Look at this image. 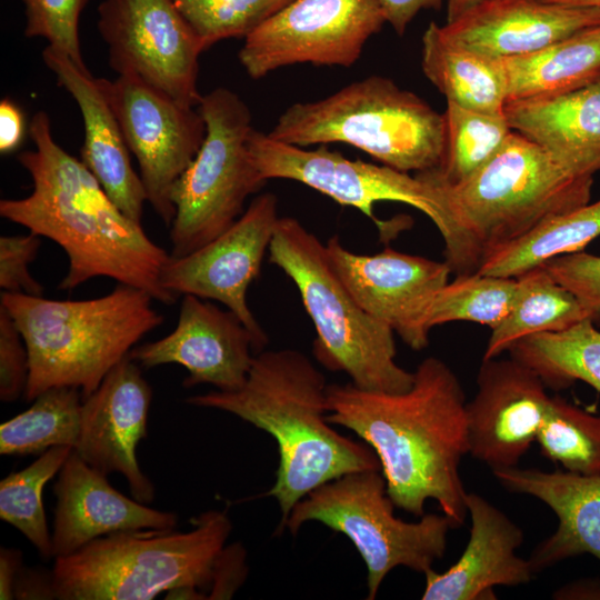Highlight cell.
<instances>
[{
    "mask_svg": "<svg viewBox=\"0 0 600 600\" xmlns=\"http://www.w3.org/2000/svg\"><path fill=\"white\" fill-rule=\"evenodd\" d=\"M481 0H447V22L462 16Z\"/></svg>",
    "mask_w": 600,
    "mask_h": 600,
    "instance_id": "7dc6e473",
    "label": "cell"
},
{
    "mask_svg": "<svg viewBox=\"0 0 600 600\" xmlns=\"http://www.w3.org/2000/svg\"><path fill=\"white\" fill-rule=\"evenodd\" d=\"M248 149L266 181H298L341 206L353 207L377 224L382 238L398 230L392 222L374 216V204L383 201L414 207L430 218L442 239L447 234L442 187L429 171L411 176L384 164L350 160L326 144L316 149L288 144L253 128L248 137Z\"/></svg>",
    "mask_w": 600,
    "mask_h": 600,
    "instance_id": "8fae6325",
    "label": "cell"
},
{
    "mask_svg": "<svg viewBox=\"0 0 600 600\" xmlns=\"http://www.w3.org/2000/svg\"><path fill=\"white\" fill-rule=\"evenodd\" d=\"M421 67L447 102L478 111L503 112L507 81L502 60L450 41L433 21L422 36Z\"/></svg>",
    "mask_w": 600,
    "mask_h": 600,
    "instance_id": "4316f807",
    "label": "cell"
},
{
    "mask_svg": "<svg viewBox=\"0 0 600 600\" xmlns=\"http://www.w3.org/2000/svg\"><path fill=\"white\" fill-rule=\"evenodd\" d=\"M510 127L552 151L600 158V78L558 96L509 101Z\"/></svg>",
    "mask_w": 600,
    "mask_h": 600,
    "instance_id": "d4e9b609",
    "label": "cell"
},
{
    "mask_svg": "<svg viewBox=\"0 0 600 600\" xmlns=\"http://www.w3.org/2000/svg\"><path fill=\"white\" fill-rule=\"evenodd\" d=\"M259 352L254 336L231 310L184 294L176 328L161 339L136 346L129 357L148 369L182 366L188 371L184 387L206 383L234 391L244 384Z\"/></svg>",
    "mask_w": 600,
    "mask_h": 600,
    "instance_id": "ac0fdd59",
    "label": "cell"
},
{
    "mask_svg": "<svg viewBox=\"0 0 600 600\" xmlns=\"http://www.w3.org/2000/svg\"><path fill=\"white\" fill-rule=\"evenodd\" d=\"M328 383L302 352L268 350L256 354L244 384L234 391L188 397L191 406L229 412L268 432L277 442L276 482L266 493L281 511L278 531L310 491L346 473L380 469L367 444L339 433L327 419Z\"/></svg>",
    "mask_w": 600,
    "mask_h": 600,
    "instance_id": "3957f363",
    "label": "cell"
},
{
    "mask_svg": "<svg viewBox=\"0 0 600 600\" xmlns=\"http://www.w3.org/2000/svg\"><path fill=\"white\" fill-rule=\"evenodd\" d=\"M492 472L506 490L542 501L558 519L528 558L536 573L583 553L600 561V474L518 466Z\"/></svg>",
    "mask_w": 600,
    "mask_h": 600,
    "instance_id": "cb8c5ba5",
    "label": "cell"
},
{
    "mask_svg": "<svg viewBox=\"0 0 600 600\" xmlns=\"http://www.w3.org/2000/svg\"><path fill=\"white\" fill-rule=\"evenodd\" d=\"M520 293L519 278L457 274L438 292L429 316V327L470 321L496 328L511 311Z\"/></svg>",
    "mask_w": 600,
    "mask_h": 600,
    "instance_id": "836d02e7",
    "label": "cell"
},
{
    "mask_svg": "<svg viewBox=\"0 0 600 600\" xmlns=\"http://www.w3.org/2000/svg\"><path fill=\"white\" fill-rule=\"evenodd\" d=\"M140 367L126 357L82 399L80 437L73 451L107 476H123L132 497L147 504L156 490L139 466L137 448L148 434L152 389Z\"/></svg>",
    "mask_w": 600,
    "mask_h": 600,
    "instance_id": "d6986e66",
    "label": "cell"
},
{
    "mask_svg": "<svg viewBox=\"0 0 600 600\" xmlns=\"http://www.w3.org/2000/svg\"><path fill=\"white\" fill-rule=\"evenodd\" d=\"M191 522L193 528L187 532L111 533L56 558L52 576L57 599L150 600L173 590L210 589L232 524L227 512L219 510L207 511Z\"/></svg>",
    "mask_w": 600,
    "mask_h": 600,
    "instance_id": "8992f818",
    "label": "cell"
},
{
    "mask_svg": "<svg viewBox=\"0 0 600 600\" xmlns=\"http://www.w3.org/2000/svg\"><path fill=\"white\" fill-rule=\"evenodd\" d=\"M600 24V11L539 0H481L441 26L450 41L506 59L538 51L583 29Z\"/></svg>",
    "mask_w": 600,
    "mask_h": 600,
    "instance_id": "7402d4cb",
    "label": "cell"
},
{
    "mask_svg": "<svg viewBox=\"0 0 600 600\" xmlns=\"http://www.w3.org/2000/svg\"><path fill=\"white\" fill-rule=\"evenodd\" d=\"M203 51L231 38H247L292 0H173Z\"/></svg>",
    "mask_w": 600,
    "mask_h": 600,
    "instance_id": "d590c367",
    "label": "cell"
},
{
    "mask_svg": "<svg viewBox=\"0 0 600 600\" xmlns=\"http://www.w3.org/2000/svg\"><path fill=\"white\" fill-rule=\"evenodd\" d=\"M98 29L110 67L173 100L197 107L202 44L173 0H103Z\"/></svg>",
    "mask_w": 600,
    "mask_h": 600,
    "instance_id": "4fadbf2b",
    "label": "cell"
},
{
    "mask_svg": "<svg viewBox=\"0 0 600 600\" xmlns=\"http://www.w3.org/2000/svg\"><path fill=\"white\" fill-rule=\"evenodd\" d=\"M197 109L207 132L171 192V257H183L229 229L244 212L247 198L267 182L249 153L247 103L220 87L203 94Z\"/></svg>",
    "mask_w": 600,
    "mask_h": 600,
    "instance_id": "30bf717a",
    "label": "cell"
},
{
    "mask_svg": "<svg viewBox=\"0 0 600 600\" xmlns=\"http://www.w3.org/2000/svg\"><path fill=\"white\" fill-rule=\"evenodd\" d=\"M541 378L509 356L482 359L467 402L468 454L492 471L517 467L544 419L551 396Z\"/></svg>",
    "mask_w": 600,
    "mask_h": 600,
    "instance_id": "e0dca14e",
    "label": "cell"
},
{
    "mask_svg": "<svg viewBox=\"0 0 600 600\" xmlns=\"http://www.w3.org/2000/svg\"><path fill=\"white\" fill-rule=\"evenodd\" d=\"M386 21L402 36L412 19L423 9H439L443 0H378Z\"/></svg>",
    "mask_w": 600,
    "mask_h": 600,
    "instance_id": "b9f144b4",
    "label": "cell"
},
{
    "mask_svg": "<svg viewBox=\"0 0 600 600\" xmlns=\"http://www.w3.org/2000/svg\"><path fill=\"white\" fill-rule=\"evenodd\" d=\"M22 567V552L18 549L0 550V599H14V583Z\"/></svg>",
    "mask_w": 600,
    "mask_h": 600,
    "instance_id": "f6af8a7d",
    "label": "cell"
},
{
    "mask_svg": "<svg viewBox=\"0 0 600 600\" xmlns=\"http://www.w3.org/2000/svg\"><path fill=\"white\" fill-rule=\"evenodd\" d=\"M269 262L296 284L316 338L313 356L330 371L346 373L356 387L403 392L413 372L396 361L394 332L368 314L333 270L326 244L292 217L279 218Z\"/></svg>",
    "mask_w": 600,
    "mask_h": 600,
    "instance_id": "ba28073f",
    "label": "cell"
},
{
    "mask_svg": "<svg viewBox=\"0 0 600 600\" xmlns=\"http://www.w3.org/2000/svg\"><path fill=\"white\" fill-rule=\"evenodd\" d=\"M29 352L23 337L0 306V400L13 402L24 396L29 379Z\"/></svg>",
    "mask_w": 600,
    "mask_h": 600,
    "instance_id": "ab89813d",
    "label": "cell"
},
{
    "mask_svg": "<svg viewBox=\"0 0 600 600\" xmlns=\"http://www.w3.org/2000/svg\"><path fill=\"white\" fill-rule=\"evenodd\" d=\"M501 60L507 102L580 89L600 78V24L538 51Z\"/></svg>",
    "mask_w": 600,
    "mask_h": 600,
    "instance_id": "484cf974",
    "label": "cell"
},
{
    "mask_svg": "<svg viewBox=\"0 0 600 600\" xmlns=\"http://www.w3.org/2000/svg\"><path fill=\"white\" fill-rule=\"evenodd\" d=\"M329 261L358 304L387 324L413 350L429 343V316L452 272L434 261L386 248L374 254L352 252L337 236L327 244Z\"/></svg>",
    "mask_w": 600,
    "mask_h": 600,
    "instance_id": "2e32d148",
    "label": "cell"
},
{
    "mask_svg": "<svg viewBox=\"0 0 600 600\" xmlns=\"http://www.w3.org/2000/svg\"><path fill=\"white\" fill-rule=\"evenodd\" d=\"M598 171L599 157L559 153L513 130L500 151L464 181L444 186L434 178L443 192V242L451 270L474 272L493 252L590 202Z\"/></svg>",
    "mask_w": 600,
    "mask_h": 600,
    "instance_id": "277c9868",
    "label": "cell"
},
{
    "mask_svg": "<svg viewBox=\"0 0 600 600\" xmlns=\"http://www.w3.org/2000/svg\"><path fill=\"white\" fill-rule=\"evenodd\" d=\"M386 22L378 0H292L244 38L238 57L252 79L298 63L349 68Z\"/></svg>",
    "mask_w": 600,
    "mask_h": 600,
    "instance_id": "7c38bea8",
    "label": "cell"
},
{
    "mask_svg": "<svg viewBox=\"0 0 600 600\" xmlns=\"http://www.w3.org/2000/svg\"><path fill=\"white\" fill-rule=\"evenodd\" d=\"M539 1L564 6V7L594 9V10L600 11V0H539Z\"/></svg>",
    "mask_w": 600,
    "mask_h": 600,
    "instance_id": "c3c4849f",
    "label": "cell"
},
{
    "mask_svg": "<svg viewBox=\"0 0 600 600\" xmlns=\"http://www.w3.org/2000/svg\"><path fill=\"white\" fill-rule=\"evenodd\" d=\"M73 448L53 447L26 467L0 481V518L18 529L44 559L52 558V538L42 492L72 453Z\"/></svg>",
    "mask_w": 600,
    "mask_h": 600,
    "instance_id": "d6a6232c",
    "label": "cell"
},
{
    "mask_svg": "<svg viewBox=\"0 0 600 600\" xmlns=\"http://www.w3.org/2000/svg\"><path fill=\"white\" fill-rule=\"evenodd\" d=\"M144 290L118 283L108 294L82 300L1 292L29 352L26 401L57 387L93 393L104 377L164 317Z\"/></svg>",
    "mask_w": 600,
    "mask_h": 600,
    "instance_id": "5b68a950",
    "label": "cell"
},
{
    "mask_svg": "<svg viewBox=\"0 0 600 600\" xmlns=\"http://www.w3.org/2000/svg\"><path fill=\"white\" fill-rule=\"evenodd\" d=\"M98 81L138 161L147 201L170 228L176 212L172 189L199 151L206 122L197 107L180 103L136 77Z\"/></svg>",
    "mask_w": 600,
    "mask_h": 600,
    "instance_id": "5bb4252c",
    "label": "cell"
},
{
    "mask_svg": "<svg viewBox=\"0 0 600 600\" xmlns=\"http://www.w3.org/2000/svg\"><path fill=\"white\" fill-rule=\"evenodd\" d=\"M42 59L80 109L84 124L81 161L114 204L128 218L141 223L147 193L98 78L50 46L42 51Z\"/></svg>",
    "mask_w": 600,
    "mask_h": 600,
    "instance_id": "603a6c76",
    "label": "cell"
},
{
    "mask_svg": "<svg viewBox=\"0 0 600 600\" xmlns=\"http://www.w3.org/2000/svg\"><path fill=\"white\" fill-rule=\"evenodd\" d=\"M518 278L519 297L508 316L491 329L483 359L500 357L527 336L562 331L588 318L594 320L576 296L556 282L542 266Z\"/></svg>",
    "mask_w": 600,
    "mask_h": 600,
    "instance_id": "83f0119b",
    "label": "cell"
},
{
    "mask_svg": "<svg viewBox=\"0 0 600 600\" xmlns=\"http://www.w3.org/2000/svg\"><path fill=\"white\" fill-rule=\"evenodd\" d=\"M536 441L566 471L600 474V416L552 396Z\"/></svg>",
    "mask_w": 600,
    "mask_h": 600,
    "instance_id": "e575fe53",
    "label": "cell"
},
{
    "mask_svg": "<svg viewBox=\"0 0 600 600\" xmlns=\"http://www.w3.org/2000/svg\"><path fill=\"white\" fill-rule=\"evenodd\" d=\"M508 352L548 388L562 390L582 381L600 392V330L591 318L562 331L527 336Z\"/></svg>",
    "mask_w": 600,
    "mask_h": 600,
    "instance_id": "f1b7e54d",
    "label": "cell"
},
{
    "mask_svg": "<svg viewBox=\"0 0 600 600\" xmlns=\"http://www.w3.org/2000/svg\"><path fill=\"white\" fill-rule=\"evenodd\" d=\"M29 136L36 148L21 152L18 161L30 174L32 191L1 200L0 216L62 248L68 270L59 289L107 277L174 303L178 298L161 283L170 253L114 204L81 160L54 141L44 111L32 117Z\"/></svg>",
    "mask_w": 600,
    "mask_h": 600,
    "instance_id": "7a4b0ae2",
    "label": "cell"
},
{
    "mask_svg": "<svg viewBox=\"0 0 600 600\" xmlns=\"http://www.w3.org/2000/svg\"><path fill=\"white\" fill-rule=\"evenodd\" d=\"M52 557L72 554L91 541L121 531L171 530L178 516L131 499L116 488L107 474L84 462L74 451L58 473Z\"/></svg>",
    "mask_w": 600,
    "mask_h": 600,
    "instance_id": "ffe728a7",
    "label": "cell"
},
{
    "mask_svg": "<svg viewBox=\"0 0 600 600\" xmlns=\"http://www.w3.org/2000/svg\"><path fill=\"white\" fill-rule=\"evenodd\" d=\"M40 236L27 234L0 237V288L2 292L42 296L43 287L36 280L29 264L38 256Z\"/></svg>",
    "mask_w": 600,
    "mask_h": 600,
    "instance_id": "f35d334b",
    "label": "cell"
},
{
    "mask_svg": "<svg viewBox=\"0 0 600 600\" xmlns=\"http://www.w3.org/2000/svg\"><path fill=\"white\" fill-rule=\"evenodd\" d=\"M394 508L380 469L354 471L310 491L293 507L283 530L296 536L306 522L318 521L347 536L366 563L367 599L373 600L394 568L423 574L433 569L453 528L444 513L407 522L394 516Z\"/></svg>",
    "mask_w": 600,
    "mask_h": 600,
    "instance_id": "9c48e42d",
    "label": "cell"
},
{
    "mask_svg": "<svg viewBox=\"0 0 600 600\" xmlns=\"http://www.w3.org/2000/svg\"><path fill=\"white\" fill-rule=\"evenodd\" d=\"M470 536L460 558L446 571L424 573L422 600L494 599L497 586L518 587L537 574L529 559L517 554L523 532L482 496L467 493Z\"/></svg>",
    "mask_w": 600,
    "mask_h": 600,
    "instance_id": "44dd1931",
    "label": "cell"
},
{
    "mask_svg": "<svg viewBox=\"0 0 600 600\" xmlns=\"http://www.w3.org/2000/svg\"><path fill=\"white\" fill-rule=\"evenodd\" d=\"M27 24L24 36L44 38L49 46L87 69L79 41V18L89 0H22Z\"/></svg>",
    "mask_w": 600,
    "mask_h": 600,
    "instance_id": "8d00e7d4",
    "label": "cell"
},
{
    "mask_svg": "<svg viewBox=\"0 0 600 600\" xmlns=\"http://www.w3.org/2000/svg\"><path fill=\"white\" fill-rule=\"evenodd\" d=\"M247 571L242 546H226L216 561L208 599H230L246 580Z\"/></svg>",
    "mask_w": 600,
    "mask_h": 600,
    "instance_id": "60d3db41",
    "label": "cell"
},
{
    "mask_svg": "<svg viewBox=\"0 0 600 600\" xmlns=\"http://www.w3.org/2000/svg\"><path fill=\"white\" fill-rule=\"evenodd\" d=\"M14 599H57L52 570L22 566L14 583Z\"/></svg>",
    "mask_w": 600,
    "mask_h": 600,
    "instance_id": "7bdbcfd3",
    "label": "cell"
},
{
    "mask_svg": "<svg viewBox=\"0 0 600 600\" xmlns=\"http://www.w3.org/2000/svg\"><path fill=\"white\" fill-rule=\"evenodd\" d=\"M444 117L391 79L370 76L329 97L289 106L268 134L308 148L334 142L360 149L403 172L438 169Z\"/></svg>",
    "mask_w": 600,
    "mask_h": 600,
    "instance_id": "52a82bcc",
    "label": "cell"
},
{
    "mask_svg": "<svg viewBox=\"0 0 600 600\" xmlns=\"http://www.w3.org/2000/svg\"><path fill=\"white\" fill-rule=\"evenodd\" d=\"M24 119L18 106L9 100L0 102V152L7 154L17 149L23 140Z\"/></svg>",
    "mask_w": 600,
    "mask_h": 600,
    "instance_id": "ee69618b",
    "label": "cell"
},
{
    "mask_svg": "<svg viewBox=\"0 0 600 600\" xmlns=\"http://www.w3.org/2000/svg\"><path fill=\"white\" fill-rule=\"evenodd\" d=\"M277 204L273 193L259 194L217 238L183 257L170 256L161 273L162 287L174 297L192 294L231 310L261 351L268 337L248 304L247 292L269 250L279 219Z\"/></svg>",
    "mask_w": 600,
    "mask_h": 600,
    "instance_id": "9a60e30c",
    "label": "cell"
},
{
    "mask_svg": "<svg viewBox=\"0 0 600 600\" xmlns=\"http://www.w3.org/2000/svg\"><path fill=\"white\" fill-rule=\"evenodd\" d=\"M327 419L354 432L376 453L394 506L417 518L436 500L453 528L464 523L467 491L460 463L468 454L466 394L452 369L428 357L403 392L351 382L329 384Z\"/></svg>",
    "mask_w": 600,
    "mask_h": 600,
    "instance_id": "6da1fadb",
    "label": "cell"
},
{
    "mask_svg": "<svg viewBox=\"0 0 600 600\" xmlns=\"http://www.w3.org/2000/svg\"><path fill=\"white\" fill-rule=\"evenodd\" d=\"M600 237V199L557 216L487 257L477 272L517 278L546 261L584 249Z\"/></svg>",
    "mask_w": 600,
    "mask_h": 600,
    "instance_id": "f546056e",
    "label": "cell"
},
{
    "mask_svg": "<svg viewBox=\"0 0 600 600\" xmlns=\"http://www.w3.org/2000/svg\"><path fill=\"white\" fill-rule=\"evenodd\" d=\"M541 266L556 282L576 296L594 320L600 318V256L572 252Z\"/></svg>",
    "mask_w": 600,
    "mask_h": 600,
    "instance_id": "74e56055",
    "label": "cell"
},
{
    "mask_svg": "<svg viewBox=\"0 0 600 600\" xmlns=\"http://www.w3.org/2000/svg\"><path fill=\"white\" fill-rule=\"evenodd\" d=\"M443 117V154L439 168L430 172L444 186H454L476 173L500 151L513 131L503 112L447 102Z\"/></svg>",
    "mask_w": 600,
    "mask_h": 600,
    "instance_id": "1f68e13d",
    "label": "cell"
},
{
    "mask_svg": "<svg viewBox=\"0 0 600 600\" xmlns=\"http://www.w3.org/2000/svg\"><path fill=\"white\" fill-rule=\"evenodd\" d=\"M557 599H600V586L597 581H576L558 589L554 593Z\"/></svg>",
    "mask_w": 600,
    "mask_h": 600,
    "instance_id": "bcb514c9",
    "label": "cell"
},
{
    "mask_svg": "<svg viewBox=\"0 0 600 600\" xmlns=\"http://www.w3.org/2000/svg\"><path fill=\"white\" fill-rule=\"evenodd\" d=\"M82 394L57 387L40 393L29 409L0 426V453L41 454L53 447L76 448L81 430Z\"/></svg>",
    "mask_w": 600,
    "mask_h": 600,
    "instance_id": "4dcf8cb0",
    "label": "cell"
}]
</instances>
